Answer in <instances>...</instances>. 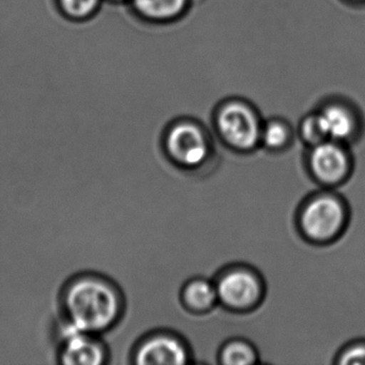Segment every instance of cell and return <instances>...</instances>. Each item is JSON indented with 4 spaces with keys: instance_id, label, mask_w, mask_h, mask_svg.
<instances>
[{
    "instance_id": "1",
    "label": "cell",
    "mask_w": 365,
    "mask_h": 365,
    "mask_svg": "<svg viewBox=\"0 0 365 365\" xmlns=\"http://www.w3.org/2000/svg\"><path fill=\"white\" fill-rule=\"evenodd\" d=\"M61 305L65 322L78 330L100 336L121 319L123 297L110 279L83 274L66 286Z\"/></svg>"
},
{
    "instance_id": "2",
    "label": "cell",
    "mask_w": 365,
    "mask_h": 365,
    "mask_svg": "<svg viewBox=\"0 0 365 365\" xmlns=\"http://www.w3.org/2000/svg\"><path fill=\"white\" fill-rule=\"evenodd\" d=\"M59 364H108V351L99 335L83 332L63 322L59 332Z\"/></svg>"
},
{
    "instance_id": "3",
    "label": "cell",
    "mask_w": 365,
    "mask_h": 365,
    "mask_svg": "<svg viewBox=\"0 0 365 365\" xmlns=\"http://www.w3.org/2000/svg\"><path fill=\"white\" fill-rule=\"evenodd\" d=\"M217 128L226 142L235 148L249 150L262 138L259 120L245 104L232 102L220 110Z\"/></svg>"
},
{
    "instance_id": "4",
    "label": "cell",
    "mask_w": 365,
    "mask_h": 365,
    "mask_svg": "<svg viewBox=\"0 0 365 365\" xmlns=\"http://www.w3.org/2000/svg\"><path fill=\"white\" fill-rule=\"evenodd\" d=\"M345 222V209L336 198L322 196L312 200L301 215V225L309 238L327 240L339 234Z\"/></svg>"
},
{
    "instance_id": "5",
    "label": "cell",
    "mask_w": 365,
    "mask_h": 365,
    "mask_svg": "<svg viewBox=\"0 0 365 365\" xmlns=\"http://www.w3.org/2000/svg\"><path fill=\"white\" fill-rule=\"evenodd\" d=\"M166 148L173 160L187 168L200 165L208 155L209 145L200 128L182 123L172 128L166 138Z\"/></svg>"
},
{
    "instance_id": "6",
    "label": "cell",
    "mask_w": 365,
    "mask_h": 365,
    "mask_svg": "<svg viewBox=\"0 0 365 365\" xmlns=\"http://www.w3.org/2000/svg\"><path fill=\"white\" fill-rule=\"evenodd\" d=\"M187 352L179 339L170 335H155L140 341L134 348L133 363L138 365L185 364Z\"/></svg>"
},
{
    "instance_id": "7",
    "label": "cell",
    "mask_w": 365,
    "mask_h": 365,
    "mask_svg": "<svg viewBox=\"0 0 365 365\" xmlns=\"http://www.w3.org/2000/svg\"><path fill=\"white\" fill-rule=\"evenodd\" d=\"M217 298L235 309L253 305L260 294V285L249 271L234 270L226 273L217 285Z\"/></svg>"
},
{
    "instance_id": "8",
    "label": "cell",
    "mask_w": 365,
    "mask_h": 365,
    "mask_svg": "<svg viewBox=\"0 0 365 365\" xmlns=\"http://www.w3.org/2000/svg\"><path fill=\"white\" fill-rule=\"evenodd\" d=\"M312 170L327 183L341 181L349 170V160L343 148L334 143L322 142L311 153Z\"/></svg>"
},
{
    "instance_id": "9",
    "label": "cell",
    "mask_w": 365,
    "mask_h": 365,
    "mask_svg": "<svg viewBox=\"0 0 365 365\" xmlns=\"http://www.w3.org/2000/svg\"><path fill=\"white\" fill-rule=\"evenodd\" d=\"M317 117L326 138L335 140H347L356 130L354 116L343 106H328Z\"/></svg>"
},
{
    "instance_id": "10",
    "label": "cell",
    "mask_w": 365,
    "mask_h": 365,
    "mask_svg": "<svg viewBox=\"0 0 365 365\" xmlns=\"http://www.w3.org/2000/svg\"><path fill=\"white\" fill-rule=\"evenodd\" d=\"M140 14L155 21L176 18L185 10L187 0H134Z\"/></svg>"
},
{
    "instance_id": "11",
    "label": "cell",
    "mask_w": 365,
    "mask_h": 365,
    "mask_svg": "<svg viewBox=\"0 0 365 365\" xmlns=\"http://www.w3.org/2000/svg\"><path fill=\"white\" fill-rule=\"evenodd\" d=\"M187 304L194 309H206L212 307L217 299V288L208 282L198 279L192 282L185 290Z\"/></svg>"
},
{
    "instance_id": "12",
    "label": "cell",
    "mask_w": 365,
    "mask_h": 365,
    "mask_svg": "<svg viewBox=\"0 0 365 365\" xmlns=\"http://www.w3.org/2000/svg\"><path fill=\"white\" fill-rule=\"evenodd\" d=\"M255 352L247 344L234 341L222 352V362L228 365H247L255 362Z\"/></svg>"
},
{
    "instance_id": "13",
    "label": "cell",
    "mask_w": 365,
    "mask_h": 365,
    "mask_svg": "<svg viewBox=\"0 0 365 365\" xmlns=\"http://www.w3.org/2000/svg\"><path fill=\"white\" fill-rule=\"evenodd\" d=\"M262 138L270 148H279L287 142V128L279 121H272L262 131Z\"/></svg>"
},
{
    "instance_id": "14",
    "label": "cell",
    "mask_w": 365,
    "mask_h": 365,
    "mask_svg": "<svg viewBox=\"0 0 365 365\" xmlns=\"http://www.w3.org/2000/svg\"><path fill=\"white\" fill-rule=\"evenodd\" d=\"M63 10L76 18L88 16L98 5V0H61Z\"/></svg>"
},
{
    "instance_id": "15",
    "label": "cell",
    "mask_w": 365,
    "mask_h": 365,
    "mask_svg": "<svg viewBox=\"0 0 365 365\" xmlns=\"http://www.w3.org/2000/svg\"><path fill=\"white\" fill-rule=\"evenodd\" d=\"M302 132L304 138L311 143L319 144L324 138H326L319 120H318L317 115L305 119L302 125Z\"/></svg>"
},
{
    "instance_id": "16",
    "label": "cell",
    "mask_w": 365,
    "mask_h": 365,
    "mask_svg": "<svg viewBox=\"0 0 365 365\" xmlns=\"http://www.w3.org/2000/svg\"><path fill=\"white\" fill-rule=\"evenodd\" d=\"M339 363L345 365H365V344H358L346 350L341 354Z\"/></svg>"
}]
</instances>
